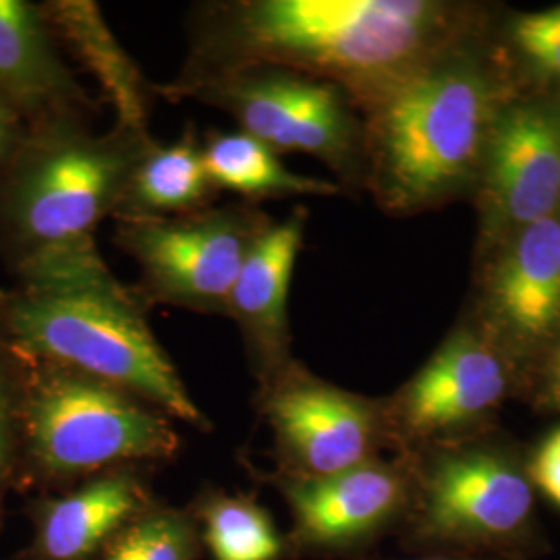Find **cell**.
<instances>
[{"mask_svg":"<svg viewBox=\"0 0 560 560\" xmlns=\"http://www.w3.org/2000/svg\"><path fill=\"white\" fill-rule=\"evenodd\" d=\"M18 358L21 463L42 480L75 486L179 455L175 420L161 409L55 363Z\"/></svg>","mask_w":560,"mask_h":560,"instance_id":"5","label":"cell"},{"mask_svg":"<svg viewBox=\"0 0 560 560\" xmlns=\"http://www.w3.org/2000/svg\"><path fill=\"white\" fill-rule=\"evenodd\" d=\"M307 214L295 210L272 222L241 266L226 316L237 324L258 384L291 363L289 293L303 245Z\"/></svg>","mask_w":560,"mask_h":560,"instance_id":"14","label":"cell"},{"mask_svg":"<svg viewBox=\"0 0 560 560\" xmlns=\"http://www.w3.org/2000/svg\"><path fill=\"white\" fill-rule=\"evenodd\" d=\"M291 513V559L355 552L405 520L413 478L409 463L374 459L326 478L270 476Z\"/></svg>","mask_w":560,"mask_h":560,"instance_id":"11","label":"cell"},{"mask_svg":"<svg viewBox=\"0 0 560 560\" xmlns=\"http://www.w3.org/2000/svg\"><path fill=\"white\" fill-rule=\"evenodd\" d=\"M217 189L201 161V141L189 127L179 140H154L136 164L122 194L119 219H173L208 208Z\"/></svg>","mask_w":560,"mask_h":560,"instance_id":"18","label":"cell"},{"mask_svg":"<svg viewBox=\"0 0 560 560\" xmlns=\"http://www.w3.org/2000/svg\"><path fill=\"white\" fill-rule=\"evenodd\" d=\"M451 9L425 0H231L194 11L180 90L243 69H284L340 88L365 108L441 59Z\"/></svg>","mask_w":560,"mask_h":560,"instance_id":"1","label":"cell"},{"mask_svg":"<svg viewBox=\"0 0 560 560\" xmlns=\"http://www.w3.org/2000/svg\"><path fill=\"white\" fill-rule=\"evenodd\" d=\"M21 370L0 314V501L21 465Z\"/></svg>","mask_w":560,"mask_h":560,"instance_id":"23","label":"cell"},{"mask_svg":"<svg viewBox=\"0 0 560 560\" xmlns=\"http://www.w3.org/2000/svg\"><path fill=\"white\" fill-rule=\"evenodd\" d=\"M0 101L27 127L85 119L94 101L81 85L48 21L27 0H0Z\"/></svg>","mask_w":560,"mask_h":560,"instance_id":"16","label":"cell"},{"mask_svg":"<svg viewBox=\"0 0 560 560\" xmlns=\"http://www.w3.org/2000/svg\"><path fill=\"white\" fill-rule=\"evenodd\" d=\"M42 13L55 38L98 81L115 110V127L148 131L152 90L136 60L102 18L98 4L90 0H52L42 4Z\"/></svg>","mask_w":560,"mask_h":560,"instance_id":"17","label":"cell"},{"mask_svg":"<svg viewBox=\"0 0 560 560\" xmlns=\"http://www.w3.org/2000/svg\"><path fill=\"white\" fill-rule=\"evenodd\" d=\"M159 501L141 467H120L34 504L25 560H104L131 521Z\"/></svg>","mask_w":560,"mask_h":560,"instance_id":"15","label":"cell"},{"mask_svg":"<svg viewBox=\"0 0 560 560\" xmlns=\"http://www.w3.org/2000/svg\"><path fill=\"white\" fill-rule=\"evenodd\" d=\"M501 108L478 65L442 59L368 104L363 152L382 206L413 212L460 189L481 168Z\"/></svg>","mask_w":560,"mask_h":560,"instance_id":"4","label":"cell"},{"mask_svg":"<svg viewBox=\"0 0 560 560\" xmlns=\"http://www.w3.org/2000/svg\"><path fill=\"white\" fill-rule=\"evenodd\" d=\"M413 478L402 541L432 555L517 557L536 541V486L506 446L465 439L402 455Z\"/></svg>","mask_w":560,"mask_h":560,"instance_id":"6","label":"cell"},{"mask_svg":"<svg viewBox=\"0 0 560 560\" xmlns=\"http://www.w3.org/2000/svg\"><path fill=\"white\" fill-rule=\"evenodd\" d=\"M187 509L198 523L201 548L210 560L291 559L287 534L252 494L206 488Z\"/></svg>","mask_w":560,"mask_h":560,"instance_id":"20","label":"cell"},{"mask_svg":"<svg viewBox=\"0 0 560 560\" xmlns=\"http://www.w3.org/2000/svg\"><path fill=\"white\" fill-rule=\"evenodd\" d=\"M534 399L544 411L560 413V340L536 363Z\"/></svg>","mask_w":560,"mask_h":560,"instance_id":"25","label":"cell"},{"mask_svg":"<svg viewBox=\"0 0 560 560\" xmlns=\"http://www.w3.org/2000/svg\"><path fill=\"white\" fill-rule=\"evenodd\" d=\"M201 161L214 189L237 194L247 203L295 196H335L330 180L289 171L264 141L245 131H214L201 141Z\"/></svg>","mask_w":560,"mask_h":560,"instance_id":"19","label":"cell"},{"mask_svg":"<svg viewBox=\"0 0 560 560\" xmlns=\"http://www.w3.org/2000/svg\"><path fill=\"white\" fill-rule=\"evenodd\" d=\"M483 233L499 249L523 229L560 212V106H502L481 161Z\"/></svg>","mask_w":560,"mask_h":560,"instance_id":"12","label":"cell"},{"mask_svg":"<svg viewBox=\"0 0 560 560\" xmlns=\"http://www.w3.org/2000/svg\"><path fill=\"white\" fill-rule=\"evenodd\" d=\"M194 98L229 113L241 131L275 152H305L349 171L363 148V131L349 96L332 83L284 69H243L198 81L173 101Z\"/></svg>","mask_w":560,"mask_h":560,"instance_id":"9","label":"cell"},{"mask_svg":"<svg viewBox=\"0 0 560 560\" xmlns=\"http://www.w3.org/2000/svg\"><path fill=\"white\" fill-rule=\"evenodd\" d=\"M148 131L94 133L85 119L27 127L0 171V256L21 275L98 249L94 233L117 214Z\"/></svg>","mask_w":560,"mask_h":560,"instance_id":"3","label":"cell"},{"mask_svg":"<svg viewBox=\"0 0 560 560\" xmlns=\"http://www.w3.org/2000/svg\"><path fill=\"white\" fill-rule=\"evenodd\" d=\"M511 46L529 73L560 90V4L513 21Z\"/></svg>","mask_w":560,"mask_h":560,"instance_id":"22","label":"cell"},{"mask_svg":"<svg viewBox=\"0 0 560 560\" xmlns=\"http://www.w3.org/2000/svg\"><path fill=\"white\" fill-rule=\"evenodd\" d=\"M200 529L189 509L156 501L131 521L104 560H200Z\"/></svg>","mask_w":560,"mask_h":560,"instance_id":"21","label":"cell"},{"mask_svg":"<svg viewBox=\"0 0 560 560\" xmlns=\"http://www.w3.org/2000/svg\"><path fill=\"white\" fill-rule=\"evenodd\" d=\"M420 560H523L517 557H467V555H432Z\"/></svg>","mask_w":560,"mask_h":560,"instance_id":"27","label":"cell"},{"mask_svg":"<svg viewBox=\"0 0 560 560\" xmlns=\"http://www.w3.org/2000/svg\"><path fill=\"white\" fill-rule=\"evenodd\" d=\"M490 337L513 365L560 340V212L504 241L486 284Z\"/></svg>","mask_w":560,"mask_h":560,"instance_id":"13","label":"cell"},{"mask_svg":"<svg viewBox=\"0 0 560 560\" xmlns=\"http://www.w3.org/2000/svg\"><path fill=\"white\" fill-rule=\"evenodd\" d=\"M27 127H0V171L7 161L13 156L15 148L20 145L21 138Z\"/></svg>","mask_w":560,"mask_h":560,"instance_id":"26","label":"cell"},{"mask_svg":"<svg viewBox=\"0 0 560 560\" xmlns=\"http://www.w3.org/2000/svg\"><path fill=\"white\" fill-rule=\"evenodd\" d=\"M527 469L536 490L560 506V428L541 441Z\"/></svg>","mask_w":560,"mask_h":560,"instance_id":"24","label":"cell"},{"mask_svg":"<svg viewBox=\"0 0 560 560\" xmlns=\"http://www.w3.org/2000/svg\"><path fill=\"white\" fill-rule=\"evenodd\" d=\"M515 382V365L501 349L459 330L420 372L384 400L393 446L409 455L428 446L474 439Z\"/></svg>","mask_w":560,"mask_h":560,"instance_id":"10","label":"cell"},{"mask_svg":"<svg viewBox=\"0 0 560 560\" xmlns=\"http://www.w3.org/2000/svg\"><path fill=\"white\" fill-rule=\"evenodd\" d=\"M258 409L284 478L335 476L393 446L384 400L320 381L295 361L258 384Z\"/></svg>","mask_w":560,"mask_h":560,"instance_id":"8","label":"cell"},{"mask_svg":"<svg viewBox=\"0 0 560 560\" xmlns=\"http://www.w3.org/2000/svg\"><path fill=\"white\" fill-rule=\"evenodd\" d=\"M270 224L241 201L173 219H119L115 243L140 268L141 300L226 316L241 266Z\"/></svg>","mask_w":560,"mask_h":560,"instance_id":"7","label":"cell"},{"mask_svg":"<svg viewBox=\"0 0 560 560\" xmlns=\"http://www.w3.org/2000/svg\"><path fill=\"white\" fill-rule=\"evenodd\" d=\"M18 279V289L0 293V314L20 353L106 382L171 420L212 430L150 330L140 293L110 272L98 249L34 266Z\"/></svg>","mask_w":560,"mask_h":560,"instance_id":"2","label":"cell"}]
</instances>
